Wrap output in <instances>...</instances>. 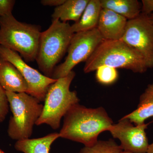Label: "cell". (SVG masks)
<instances>
[{"label":"cell","instance_id":"1","mask_svg":"<svg viewBox=\"0 0 153 153\" xmlns=\"http://www.w3.org/2000/svg\"><path fill=\"white\" fill-rule=\"evenodd\" d=\"M114 123L102 107L90 108L75 105L64 117L60 137L90 146L97 142L101 133L108 131Z\"/></svg>","mask_w":153,"mask_h":153},{"label":"cell","instance_id":"2","mask_svg":"<svg viewBox=\"0 0 153 153\" xmlns=\"http://www.w3.org/2000/svg\"><path fill=\"white\" fill-rule=\"evenodd\" d=\"M102 66L124 68L140 74L149 68L142 55L121 40H102L85 62L83 71L90 73Z\"/></svg>","mask_w":153,"mask_h":153},{"label":"cell","instance_id":"3","mask_svg":"<svg viewBox=\"0 0 153 153\" xmlns=\"http://www.w3.org/2000/svg\"><path fill=\"white\" fill-rule=\"evenodd\" d=\"M41 27L19 22L13 14L0 17V45L18 52L26 63L36 60Z\"/></svg>","mask_w":153,"mask_h":153},{"label":"cell","instance_id":"4","mask_svg":"<svg viewBox=\"0 0 153 153\" xmlns=\"http://www.w3.org/2000/svg\"><path fill=\"white\" fill-rule=\"evenodd\" d=\"M71 26L67 22L56 20L41 33L36 60L45 76L52 77L56 65L67 52L74 34Z\"/></svg>","mask_w":153,"mask_h":153},{"label":"cell","instance_id":"5","mask_svg":"<svg viewBox=\"0 0 153 153\" xmlns=\"http://www.w3.org/2000/svg\"><path fill=\"white\" fill-rule=\"evenodd\" d=\"M75 74L73 70L66 76L57 79L49 86L44 99L43 110L36 125L46 124L53 129L59 128L62 118L72 107L79 103L76 91L70 89Z\"/></svg>","mask_w":153,"mask_h":153},{"label":"cell","instance_id":"6","mask_svg":"<svg viewBox=\"0 0 153 153\" xmlns=\"http://www.w3.org/2000/svg\"><path fill=\"white\" fill-rule=\"evenodd\" d=\"M6 92L12 113L7 130L9 137L16 141L30 138L44 105L26 92Z\"/></svg>","mask_w":153,"mask_h":153},{"label":"cell","instance_id":"7","mask_svg":"<svg viewBox=\"0 0 153 153\" xmlns=\"http://www.w3.org/2000/svg\"><path fill=\"white\" fill-rule=\"evenodd\" d=\"M103 40L97 28L74 33L65 61L56 66L51 78L57 79L66 76L76 65L86 62Z\"/></svg>","mask_w":153,"mask_h":153},{"label":"cell","instance_id":"8","mask_svg":"<svg viewBox=\"0 0 153 153\" xmlns=\"http://www.w3.org/2000/svg\"><path fill=\"white\" fill-rule=\"evenodd\" d=\"M120 40L142 55L148 68H153V25L149 16L141 13L128 20Z\"/></svg>","mask_w":153,"mask_h":153},{"label":"cell","instance_id":"9","mask_svg":"<svg viewBox=\"0 0 153 153\" xmlns=\"http://www.w3.org/2000/svg\"><path fill=\"white\" fill-rule=\"evenodd\" d=\"M0 57L12 63L21 72L27 84V93L40 102L44 101L49 86L57 79L41 74L29 66L18 52L1 45Z\"/></svg>","mask_w":153,"mask_h":153},{"label":"cell","instance_id":"10","mask_svg":"<svg viewBox=\"0 0 153 153\" xmlns=\"http://www.w3.org/2000/svg\"><path fill=\"white\" fill-rule=\"evenodd\" d=\"M149 124L135 125L124 117L111 127L108 131L115 139L119 140L124 152L147 153L149 144L146 130Z\"/></svg>","mask_w":153,"mask_h":153},{"label":"cell","instance_id":"11","mask_svg":"<svg viewBox=\"0 0 153 153\" xmlns=\"http://www.w3.org/2000/svg\"><path fill=\"white\" fill-rule=\"evenodd\" d=\"M128 20L113 11L102 9L97 28L103 40H120Z\"/></svg>","mask_w":153,"mask_h":153},{"label":"cell","instance_id":"12","mask_svg":"<svg viewBox=\"0 0 153 153\" xmlns=\"http://www.w3.org/2000/svg\"><path fill=\"white\" fill-rule=\"evenodd\" d=\"M0 85L6 91H28V85L21 72L13 64L0 57Z\"/></svg>","mask_w":153,"mask_h":153},{"label":"cell","instance_id":"13","mask_svg":"<svg viewBox=\"0 0 153 153\" xmlns=\"http://www.w3.org/2000/svg\"><path fill=\"white\" fill-rule=\"evenodd\" d=\"M135 125L145 123L153 117V82L149 84L140 97L136 109L125 116Z\"/></svg>","mask_w":153,"mask_h":153},{"label":"cell","instance_id":"14","mask_svg":"<svg viewBox=\"0 0 153 153\" xmlns=\"http://www.w3.org/2000/svg\"><path fill=\"white\" fill-rule=\"evenodd\" d=\"M89 0H66L61 5L55 7L52 15V21L60 20L66 23L80 19Z\"/></svg>","mask_w":153,"mask_h":153},{"label":"cell","instance_id":"15","mask_svg":"<svg viewBox=\"0 0 153 153\" xmlns=\"http://www.w3.org/2000/svg\"><path fill=\"white\" fill-rule=\"evenodd\" d=\"M102 9L100 0H89L80 19L71 25L72 32L75 33L96 28Z\"/></svg>","mask_w":153,"mask_h":153},{"label":"cell","instance_id":"16","mask_svg":"<svg viewBox=\"0 0 153 153\" xmlns=\"http://www.w3.org/2000/svg\"><path fill=\"white\" fill-rule=\"evenodd\" d=\"M59 138V133H52L38 138L17 141L14 147L24 153H49L52 143Z\"/></svg>","mask_w":153,"mask_h":153},{"label":"cell","instance_id":"17","mask_svg":"<svg viewBox=\"0 0 153 153\" xmlns=\"http://www.w3.org/2000/svg\"><path fill=\"white\" fill-rule=\"evenodd\" d=\"M102 8L107 9L128 20L136 18L141 13V4L137 0H100Z\"/></svg>","mask_w":153,"mask_h":153},{"label":"cell","instance_id":"18","mask_svg":"<svg viewBox=\"0 0 153 153\" xmlns=\"http://www.w3.org/2000/svg\"><path fill=\"white\" fill-rule=\"evenodd\" d=\"M120 146L114 140H98L93 146H84L80 149L79 153H122Z\"/></svg>","mask_w":153,"mask_h":153},{"label":"cell","instance_id":"19","mask_svg":"<svg viewBox=\"0 0 153 153\" xmlns=\"http://www.w3.org/2000/svg\"><path fill=\"white\" fill-rule=\"evenodd\" d=\"M96 71V79L100 84L109 85L113 84L119 77L117 68L107 66H99Z\"/></svg>","mask_w":153,"mask_h":153},{"label":"cell","instance_id":"20","mask_svg":"<svg viewBox=\"0 0 153 153\" xmlns=\"http://www.w3.org/2000/svg\"><path fill=\"white\" fill-rule=\"evenodd\" d=\"M9 107L6 91L0 85V124L5 119L9 112Z\"/></svg>","mask_w":153,"mask_h":153},{"label":"cell","instance_id":"21","mask_svg":"<svg viewBox=\"0 0 153 153\" xmlns=\"http://www.w3.org/2000/svg\"><path fill=\"white\" fill-rule=\"evenodd\" d=\"M15 3L14 0H0V17L12 14Z\"/></svg>","mask_w":153,"mask_h":153},{"label":"cell","instance_id":"22","mask_svg":"<svg viewBox=\"0 0 153 153\" xmlns=\"http://www.w3.org/2000/svg\"><path fill=\"white\" fill-rule=\"evenodd\" d=\"M141 3L142 13L147 16L153 13V0H142Z\"/></svg>","mask_w":153,"mask_h":153},{"label":"cell","instance_id":"23","mask_svg":"<svg viewBox=\"0 0 153 153\" xmlns=\"http://www.w3.org/2000/svg\"><path fill=\"white\" fill-rule=\"evenodd\" d=\"M66 0H42L41 3L44 6L59 7L65 2Z\"/></svg>","mask_w":153,"mask_h":153},{"label":"cell","instance_id":"24","mask_svg":"<svg viewBox=\"0 0 153 153\" xmlns=\"http://www.w3.org/2000/svg\"><path fill=\"white\" fill-rule=\"evenodd\" d=\"M147 153H153V143L149 145Z\"/></svg>","mask_w":153,"mask_h":153},{"label":"cell","instance_id":"25","mask_svg":"<svg viewBox=\"0 0 153 153\" xmlns=\"http://www.w3.org/2000/svg\"><path fill=\"white\" fill-rule=\"evenodd\" d=\"M149 18L152 24L153 25V13L151 14L150 15H149Z\"/></svg>","mask_w":153,"mask_h":153},{"label":"cell","instance_id":"26","mask_svg":"<svg viewBox=\"0 0 153 153\" xmlns=\"http://www.w3.org/2000/svg\"><path fill=\"white\" fill-rule=\"evenodd\" d=\"M0 153H5L4 152H3L2 150H1L0 149Z\"/></svg>","mask_w":153,"mask_h":153},{"label":"cell","instance_id":"27","mask_svg":"<svg viewBox=\"0 0 153 153\" xmlns=\"http://www.w3.org/2000/svg\"><path fill=\"white\" fill-rule=\"evenodd\" d=\"M122 153H132L128 152H124V151H123V152Z\"/></svg>","mask_w":153,"mask_h":153}]
</instances>
